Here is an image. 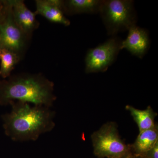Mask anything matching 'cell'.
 Masks as SVG:
<instances>
[{
	"label": "cell",
	"mask_w": 158,
	"mask_h": 158,
	"mask_svg": "<svg viewBox=\"0 0 158 158\" xmlns=\"http://www.w3.org/2000/svg\"><path fill=\"white\" fill-rule=\"evenodd\" d=\"M11 109L2 116L5 135L16 142L36 141L40 136L52 131L56 113L51 108L31 106L21 101L10 103Z\"/></svg>",
	"instance_id": "cell-1"
},
{
	"label": "cell",
	"mask_w": 158,
	"mask_h": 158,
	"mask_svg": "<svg viewBox=\"0 0 158 158\" xmlns=\"http://www.w3.org/2000/svg\"><path fill=\"white\" fill-rule=\"evenodd\" d=\"M57 97L54 83L40 73H21L0 80V106L14 101L50 107Z\"/></svg>",
	"instance_id": "cell-2"
},
{
	"label": "cell",
	"mask_w": 158,
	"mask_h": 158,
	"mask_svg": "<svg viewBox=\"0 0 158 158\" xmlns=\"http://www.w3.org/2000/svg\"><path fill=\"white\" fill-rule=\"evenodd\" d=\"M99 13L108 34L112 37L136 25L137 15L131 0H102Z\"/></svg>",
	"instance_id": "cell-3"
},
{
	"label": "cell",
	"mask_w": 158,
	"mask_h": 158,
	"mask_svg": "<svg viewBox=\"0 0 158 158\" xmlns=\"http://www.w3.org/2000/svg\"><path fill=\"white\" fill-rule=\"evenodd\" d=\"M93 152L98 158H127L132 155L130 144L123 141L117 124L106 123L91 135Z\"/></svg>",
	"instance_id": "cell-4"
},
{
	"label": "cell",
	"mask_w": 158,
	"mask_h": 158,
	"mask_svg": "<svg viewBox=\"0 0 158 158\" xmlns=\"http://www.w3.org/2000/svg\"><path fill=\"white\" fill-rule=\"evenodd\" d=\"M120 38L113 36L106 42L89 49L85 59L86 73L104 72L115 62L121 49Z\"/></svg>",
	"instance_id": "cell-5"
},
{
	"label": "cell",
	"mask_w": 158,
	"mask_h": 158,
	"mask_svg": "<svg viewBox=\"0 0 158 158\" xmlns=\"http://www.w3.org/2000/svg\"><path fill=\"white\" fill-rule=\"evenodd\" d=\"M8 3L6 17L0 23V49L12 51L22 58L30 38L15 21L9 0Z\"/></svg>",
	"instance_id": "cell-6"
},
{
	"label": "cell",
	"mask_w": 158,
	"mask_h": 158,
	"mask_svg": "<svg viewBox=\"0 0 158 158\" xmlns=\"http://www.w3.org/2000/svg\"><path fill=\"white\" fill-rule=\"evenodd\" d=\"M128 31L127 38L122 41L121 49H126L132 55L142 59L150 45L148 32L137 25L133 26Z\"/></svg>",
	"instance_id": "cell-7"
},
{
	"label": "cell",
	"mask_w": 158,
	"mask_h": 158,
	"mask_svg": "<svg viewBox=\"0 0 158 158\" xmlns=\"http://www.w3.org/2000/svg\"><path fill=\"white\" fill-rule=\"evenodd\" d=\"M15 21L29 38L38 28L39 23L36 18V12L31 11L23 0H9Z\"/></svg>",
	"instance_id": "cell-8"
},
{
	"label": "cell",
	"mask_w": 158,
	"mask_h": 158,
	"mask_svg": "<svg viewBox=\"0 0 158 158\" xmlns=\"http://www.w3.org/2000/svg\"><path fill=\"white\" fill-rule=\"evenodd\" d=\"M37 15H40L51 22L65 26L70 25V22L65 15L64 2L61 0H37Z\"/></svg>",
	"instance_id": "cell-9"
},
{
	"label": "cell",
	"mask_w": 158,
	"mask_h": 158,
	"mask_svg": "<svg viewBox=\"0 0 158 158\" xmlns=\"http://www.w3.org/2000/svg\"><path fill=\"white\" fill-rule=\"evenodd\" d=\"M158 142V126L139 132L135 141L130 144L132 155L141 156L152 148Z\"/></svg>",
	"instance_id": "cell-10"
},
{
	"label": "cell",
	"mask_w": 158,
	"mask_h": 158,
	"mask_svg": "<svg viewBox=\"0 0 158 158\" xmlns=\"http://www.w3.org/2000/svg\"><path fill=\"white\" fill-rule=\"evenodd\" d=\"M102 0H67L64 2L65 14L99 13Z\"/></svg>",
	"instance_id": "cell-11"
},
{
	"label": "cell",
	"mask_w": 158,
	"mask_h": 158,
	"mask_svg": "<svg viewBox=\"0 0 158 158\" xmlns=\"http://www.w3.org/2000/svg\"><path fill=\"white\" fill-rule=\"evenodd\" d=\"M125 108L131 113L138 125L139 132L150 129L156 125V123L155 122V118L157 114L150 106L144 110H138L129 105H127Z\"/></svg>",
	"instance_id": "cell-12"
},
{
	"label": "cell",
	"mask_w": 158,
	"mask_h": 158,
	"mask_svg": "<svg viewBox=\"0 0 158 158\" xmlns=\"http://www.w3.org/2000/svg\"><path fill=\"white\" fill-rule=\"evenodd\" d=\"M22 58L18 54L12 51L6 49H1L0 76L4 79L9 77L15 65L20 61Z\"/></svg>",
	"instance_id": "cell-13"
},
{
	"label": "cell",
	"mask_w": 158,
	"mask_h": 158,
	"mask_svg": "<svg viewBox=\"0 0 158 158\" xmlns=\"http://www.w3.org/2000/svg\"><path fill=\"white\" fill-rule=\"evenodd\" d=\"M9 7L8 0L0 1V23L3 21L6 17Z\"/></svg>",
	"instance_id": "cell-14"
},
{
	"label": "cell",
	"mask_w": 158,
	"mask_h": 158,
	"mask_svg": "<svg viewBox=\"0 0 158 158\" xmlns=\"http://www.w3.org/2000/svg\"><path fill=\"white\" fill-rule=\"evenodd\" d=\"M141 156L143 158H158V142Z\"/></svg>",
	"instance_id": "cell-15"
},
{
	"label": "cell",
	"mask_w": 158,
	"mask_h": 158,
	"mask_svg": "<svg viewBox=\"0 0 158 158\" xmlns=\"http://www.w3.org/2000/svg\"><path fill=\"white\" fill-rule=\"evenodd\" d=\"M127 158H143L141 156L131 155Z\"/></svg>",
	"instance_id": "cell-16"
},
{
	"label": "cell",
	"mask_w": 158,
	"mask_h": 158,
	"mask_svg": "<svg viewBox=\"0 0 158 158\" xmlns=\"http://www.w3.org/2000/svg\"><path fill=\"white\" fill-rule=\"evenodd\" d=\"M0 52H1V49H0Z\"/></svg>",
	"instance_id": "cell-17"
}]
</instances>
